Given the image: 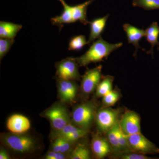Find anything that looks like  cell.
Instances as JSON below:
<instances>
[{
    "label": "cell",
    "mask_w": 159,
    "mask_h": 159,
    "mask_svg": "<svg viewBox=\"0 0 159 159\" xmlns=\"http://www.w3.org/2000/svg\"><path fill=\"white\" fill-rule=\"evenodd\" d=\"M91 148L94 156L97 159L105 158L112 152L110 145L106 137L99 134H94L92 137Z\"/></svg>",
    "instance_id": "cell-11"
},
{
    "label": "cell",
    "mask_w": 159,
    "mask_h": 159,
    "mask_svg": "<svg viewBox=\"0 0 159 159\" xmlns=\"http://www.w3.org/2000/svg\"><path fill=\"white\" fill-rule=\"evenodd\" d=\"M109 159H153L145 155L136 153L133 151L127 150L111 152L108 156Z\"/></svg>",
    "instance_id": "cell-23"
},
{
    "label": "cell",
    "mask_w": 159,
    "mask_h": 159,
    "mask_svg": "<svg viewBox=\"0 0 159 159\" xmlns=\"http://www.w3.org/2000/svg\"><path fill=\"white\" fill-rule=\"evenodd\" d=\"M84 35H79L72 38L69 44V51H80L85 45L89 44Z\"/></svg>",
    "instance_id": "cell-26"
},
{
    "label": "cell",
    "mask_w": 159,
    "mask_h": 159,
    "mask_svg": "<svg viewBox=\"0 0 159 159\" xmlns=\"http://www.w3.org/2000/svg\"><path fill=\"white\" fill-rule=\"evenodd\" d=\"M132 4L146 10L159 9V0H133Z\"/></svg>",
    "instance_id": "cell-27"
},
{
    "label": "cell",
    "mask_w": 159,
    "mask_h": 159,
    "mask_svg": "<svg viewBox=\"0 0 159 159\" xmlns=\"http://www.w3.org/2000/svg\"><path fill=\"white\" fill-rule=\"evenodd\" d=\"M71 159H90L92 158L90 151L85 143H80L74 147L69 154Z\"/></svg>",
    "instance_id": "cell-21"
},
{
    "label": "cell",
    "mask_w": 159,
    "mask_h": 159,
    "mask_svg": "<svg viewBox=\"0 0 159 159\" xmlns=\"http://www.w3.org/2000/svg\"><path fill=\"white\" fill-rule=\"evenodd\" d=\"M122 27L127 35L129 43L132 44L135 48V51L134 53V56L135 57L138 49L140 48L143 51H145L141 48L139 44V41L143 37H145V30L143 29H139L129 24H124Z\"/></svg>",
    "instance_id": "cell-13"
},
{
    "label": "cell",
    "mask_w": 159,
    "mask_h": 159,
    "mask_svg": "<svg viewBox=\"0 0 159 159\" xmlns=\"http://www.w3.org/2000/svg\"><path fill=\"white\" fill-rule=\"evenodd\" d=\"M122 97V94L119 90H117L116 89L112 90L102 97V107H107L113 106Z\"/></svg>",
    "instance_id": "cell-24"
},
{
    "label": "cell",
    "mask_w": 159,
    "mask_h": 159,
    "mask_svg": "<svg viewBox=\"0 0 159 159\" xmlns=\"http://www.w3.org/2000/svg\"><path fill=\"white\" fill-rule=\"evenodd\" d=\"M11 157L6 150L3 147H1L0 149V159H10Z\"/></svg>",
    "instance_id": "cell-30"
},
{
    "label": "cell",
    "mask_w": 159,
    "mask_h": 159,
    "mask_svg": "<svg viewBox=\"0 0 159 159\" xmlns=\"http://www.w3.org/2000/svg\"><path fill=\"white\" fill-rule=\"evenodd\" d=\"M23 26L19 24L0 22V38H1L14 39Z\"/></svg>",
    "instance_id": "cell-17"
},
{
    "label": "cell",
    "mask_w": 159,
    "mask_h": 159,
    "mask_svg": "<svg viewBox=\"0 0 159 159\" xmlns=\"http://www.w3.org/2000/svg\"><path fill=\"white\" fill-rule=\"evenodd\" d=\"M15 42L14 39L1 38L0 59L2 60L9 52Z\"/></svg>",
    "instance_id": "cell-28"
},
{
    "label": "cell",
    "mask_w": 159,
    "mask_h": 159,
    "mask_svg": "<svg viewBox=\"0 0 159 159\" xmlns=\"http://www.w3.org/2000/svg\"><path fill=\"white\" fill-rule=\"evenodd\" d=\"M95 0H89L82 4L77 6H72L74 21H79L83 25L89 24L87 16V11L88 6L91 5Z\"/></svg>",
    "instance_id": "cell-18"
},
{
    "label": "cell",
    "mask_w": 159,
    "mask_h": 159,
    "mask_svg": "<svg viewBox=\"0 0 159 159\" xmlns=\"http://www.w3.org/2000/svg\"><path fill=\"white\" fill-rule=\"evenodd\" d=\"M146 40L151 45V48L149 51H147V54H151L153 57V48L155 46L157 45L158 50H159V26L156 22L152 23L149 27L145 30Z\"/></svg>",
    "instance_id": "cell-16"
},
{
    "label": "cell",
    "mask_w": 159,
    "mask_h": 159,
    "mask_svg": "<svg viewBox=\"0 0 159 159\" xmlns=\"http://www.w3.org/2000/svg\"><path fill=\"white\" fill-rule=\"evenodd\" d=\"M120 129L125 135L141 133V117L134 111H125L119 120Z\"/></svg>",
    "instance_id": "cell-9"
},
{
    "label": "cell",
    "mask_w": 159,
    "mask_h": 159,
    "mask_svg": "<svg viewBox=\"0 0 159 159\" xmlns=\"http://www.w3.org/2000/svg\"><path fill=\"white\" fill-rule=\"evenodd\" d=\"M97 107L93 101H84L76 106L71 115L72 123L82 129L89 130L95 122Z\"/></svg>",
    "instance_id": "cell-2"
},
{
    "label": "cell",
    "mask_w": 159,
    "mask_h": 159,
    "mask_svg": "<svg viewBox=\"0 0 159 159\" xmlns=\"http://www.w3.org/2000/svg\"><path fill=\"white\" fill-rule=\"evenodd\" d=\"M114 77L111 75H107L102 77L96 90V97L102 98L112 90Z\"/></svg>",
    "instance_id": "cell-20"
},
{
    "label": "cell",
    "mask_w": 159,
    "mask_h": 159,
    "mask_svg": "<svg viewBox=\"0 0 159 159\" xmlns=\"http://www.w3.org/2000/svg\"><path fill=\"white\" fill-rule=\"evenodd\" d=\"M6 125L8 129L12 133L25 134L31 128V122L25 116L15 114L9 117Z\"/></svg>",
    "instance_id": "cell-12"
},
{
    "label": "cell",
    "mask_w": 159,
    "mask_h": 159,
    "mask_svg": "<svg viewBox=\"0 0 159 159\" xmlns=\"http://www.w3.org/2000/svg\"><path fill=\"white\" fill-rule=\"evenodd\" d=\"M52 140L51 150L69 154L74 148V143L64 138L56 137Z\"/></svg>",
    "instance_id": "cell-19"
},
{
    "label": "cell",
    "mask_w": 159,
    "mask_h": 159,
    "mask_svg": "<svg viewBox=\"0 0 159 159\" xmlns=\"http://www.w3.org/2000/svg\"><path fill=\"white\" fill-rule=\"evenodd\" d=\"M120 128L119 121L105 134L107 139L110 145L112 152L120 151L118 132Z\"/></svg>",
    "instance_id": "cell-22"
},
{
    "label": "cell",
    "mask_w": 159,
    "mask_h": 159,
    "mask_svg": "<svg viewBox=\"0 0 159 159\" xmlns=\"http://www.w3.org/2000/svg\"><path fill=\"white\" fill-rule=\"evenodd\" d=\"M57 87L58 97L61 102L69 104L74 102L78 89L75 80L58 79Z\"/></svg>",
    "instance_id": "cell-10"
},
{
    "label": "cell",
    "mask_w": 159,
    "mask_h": 159,
    "mask_svg": "<svg viewBox=\"0 0 159 159\" xmlns=\"http://www.w3.org/2000/svg\"><path fill=\"white\" fill-rule=\"evenodd\" d=\"M82 129L71 122L60 130H53L51 133V138L54 139L56 137H64L77 132Z\"/></svg>",
    "instance_id": "cell-25"
},
{
    "label": "cell",
    "mask_w": 159,
    "mask_h": 159,
    "mask_svg": "<svg viewBox=\"0 0 159 159\" xmlns=\"http://www.w3.org/2000/svg\"><path fill=\"white\" fill-rule=\"evenodd\" d=\"M61 102H55L41 114L40 116L48 119L53 130H60L72 122L67 108Z\"/></svg>",
    "instance_id": "cell-4"
},
{
    "label": "cell",
    "mask_w": 159,
    "mask_h": 159,
    "mask_svg": "<svg viewBox=\"0 0 159 159\" xmlns=\"http://www.w3.org/2000/svg\"><path fill=\"white\" fill-rule=\"evenodd\" d=\"M122 111L120 108L111 107H102L97 110L95 122L98 131L101 134L106 133L119 121Z\"/></svg>",
    "instance_id": "cell-5"
},
{
    "label": "cell",
    "mask_w": 159,
    "mask_h": 159,
    "mask_svg": "<svg viewBox=\"0 0 159 159\" xmlns=\"http://www.w3.org/2000/svg\"><path fill=\"white\" fill-rule=\"evenodd\" d=\"M102 66L89 69L82 76L80 90L83 96L88 97L96 91L98 84L102 78Z\"/></svg>",
    "instance_id": "cell-7"
},
{
    "label": "cell",
    "mask_w": 159,
    "mask_h": 159,
    "mask_svg": "<svg viewBox=\"0 0 159 159\" xmlns=\"http://www.w3.org/2000/svg\"><path fill=\"white\" fill-rule=\"evenodd\" d=\"M130 150L141 154H156L159 153V148L144 136L141 133L127 136Z\"/></svg>",
    "instance_id": "cell-6"
},
{
    "label": "cell",
    "mask_w": 159,
    "mask_h": 159,
    "mask_svg": "<svg viewBox=\"0 0 159 159\" xmlns=\"http://www.w3.org/2000/svg\"><path fill=\"white\" fill-rule=\"evenodd\" d=\"M122 45V43H110L100 37L93 42L85 54L75 59L79 66H86L91 63L102 61L103 58L108 57L112 52L121 48Z\"/></svg>",
    "instance_id": "cell-1"
},
{
    "label": "cell",
    "mask_w": 159,
    "mask_h": 159,
    "mask_svg": "<svg viewBox=\"0 0 159 159\" xmlns=\"http://www.w3.org/2000/svg\"><path fill=\"white\" fill-rule=\"evenodd\" d=\"M69 157V154L61 153L51 150L47 152L44 157L45 159H65Z\"/></svg>",
    "instance_id": "cell-29"
},
{
    "label": "cell",
    "mask_w": 159,
    "mask_h": 159,
    "mask_svg": "<svg viewBox=\"0 0 159 159\" xmlns=\"http://www.w3.org/2000/svg\"><path fill=\"white\" fill-rule=\"evenodd\" d=\"M109 16V15L107 14L104 17L96 19L89 22L90 28V33L88 40L89 44L101 37Z\"/></svg>",
    "instance_id": "cell-15"
},
{
    "label": "cell",
    "mask_w": 159,
    "mask_h": 159,
    "mask_svg": "<svg viewBox=\"0 0 159 159\" xmlns=\"http://www.w3.org/2000/svg\"><path fill=\"white\" fill-rule=\"evenodd\" d=\"M78 66L75 58L72 57H67L56 63L55 66L58 79L79 80L81 76L78 70Z\"/></svg>",
    "instance_id": "cell-8"
},
{
    "label": "cell",
    "mask_w": 159,
    "mask_h": 159,
    "mask_svg": "<svg viewBox=\"0 0 159 159\" xmlns=\"http://www.w3.org/2000/svg\"><path fill=\"white\" fill-rule=\"evenodd\" d=\"M2 143L9 149L19 153H28L34 150L36 142L33 137L24 134L3 133Z\"/></svg>",
    "instance_id": "cell-3"
},
{
    "label": "cell",
    "mask_w": 159,
    "mask_h": 159,
    "mask_svg": "<svg viewBox=\"0 0 159 159\" xmlns=\"http://www.w3.org/2000/svg\"><path fill=\"white\" fill-rule=\"evenodd\" d=\"M63 7V11L60 15L51 18V22L54 25L59 27L60 30L62 29L64 24L75 22L72 6H69L64 0H58Z\"/></svg>",
    "instance_id": "cell-14"
}]
</instances>
